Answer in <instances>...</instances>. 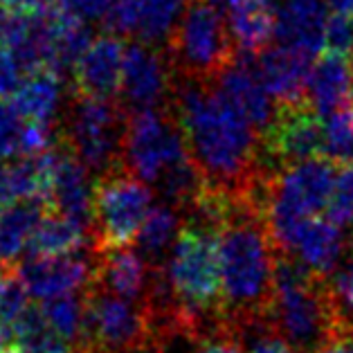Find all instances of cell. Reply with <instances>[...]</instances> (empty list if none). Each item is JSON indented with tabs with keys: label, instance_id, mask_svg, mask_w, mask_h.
<instances>
[{
	"label": "cell",
	"instance_id": "8fae6325",
	"mask_svg": "<svg viewBox=\"0 0 353 353\" xmlns=\"http://www.w3.org/2000/svg\"><path fill=\"white\" fill-rule=\"evenodd\" d=\"M320 153L324 156V124L311 101L277 106L272 124L259 135L261 169L272 174Z\"/></svg>",
	"mask_w": 353,
	"mask_h": 353
},
{
	"label": "cell",
	"instance_id": "836d02e7",
	"mask_svg": "<svg viewBox=\"0 0 353 353\" xmlns=\"http://www.w3.org/2000/svg\"><path fill=\"white\" fill-rule=\"evenodd\" d=\"M196 353H243V338L234 326L221 322L198 338Z\"/></svg>",
	"mask_w": 353,
	"mask_h": 353
},
{
	"label": "cell",
	"instance_id": "7c38bea8",
	"mask_svg": "<svg viewBox=\"0 0 353 353\" xmlns=\"http://www.w3.org/2000/svg\"><path fill=\"white\" fill-rule=\"evenodd\" d=\"M174 65L169 54H162L160 46L135 41L126 46L124 77H122V106L128 113L135 110H156L171 104L174 92Z\"/></svg>",
	"mask_w": 353,
	"mask_h": 353
},
{
	"label": "cell",
	"instance_id": "4fadbf2b",
	"mask_svg": "<svg viewBox=\"0 0 353 353\" xmlns=\"http://www.w3.org/2000/svg\"><path fill=\"white\" fill-rule=\"evenodd\" d=\"M189 0H113L104 16L108 32L135 41L167 43Z\"/></svg>",
	"mask_w": 353,
	"mask_h": 353
},
{
	"label": "cell",
	"instance_id": "74e56055",
	"mask_svg": "<svg viewBox=\"0 0 353 353\" xmlns=\"http://www.w3.org/2000/svg\"><path fill=\"white\" fill-rule=\"evenodd\" d=\"M57 3L59 0H0V7H3L7 14L34 19V16H41L48 10H52Z\"/></svg>",
	"mask_w": 353,
	"mask_h": 353
},
{
	"label": "cell",
	"instance_id": "52a82bcc",
	"mask_svg": "<svg viewBox=\"0 0 353 353\" xmlns=\"http://www.w3.org/2000/svg\"><path fill=\"white\" fill-rule=\"evenodd\" d=\"M234 46L225 16L205 0H189L167 41V54L178 77L214 81L234 59Z\"/></svg>",
	"mask_w": 353,
	"mask_h": 353
},
{
	"label": "cell",
	"instance_id": "9a60e30c",
	"mask_svg": "<svg viewBox=\"0 0 353 353\" xmlns=\"http://www.w3.org/2000/svg\"><path fill=\"white\" fill-rule=\"evenodd\" d=\"M126 46L119 34L106 32L90 41L70 68L74 94L113 99L122 88Z\"/></svg>",
	"mask_w": 353,
	"mask_h": 353
},
{
	"label": "cell",
	"instance_id": "7402d4cb",
	"mask_svg": "<svg viewBox=\"0 0 353 353\" xmlns=\"http://www.w3.org/2000/svg\"><path fill=\"white\" fill-rule=\"evenodd\" d=\"M63 99L61 72L52 68H37L23 77L12 94V106L25 122L52 124Z\"/></svg>",
	"mask_w": 353,
	"mask_h": 353
},
{
	"label": "cell",
	"instance_id": "7a4b0ae2",
	"mask_svg": "<svg viewBox=\"0 0 353 353\" xmlns=\"http://www.w3.org/2000/svg\"><path fill=\"white\" fill-rule=\"evenodd\" d=\"M223 320L234 329L268 320L279 250L252 196H236L219 228Z\"/></svg>",
	"mask_w": 353,
	"mask_h": 353
},
{
	"label": "cell",
	"instance_id": "44dd1931",
	"mask_svg": "<svg viewBox=\"0 0 353 353\" xmlns=\"http://www.w3.org/2000/svg\"><path fill=\"white\" fill-rule=\"evenodd\" d=\"M306 94L320 115L349 110L353 104V57L326 50L311 65Z\"/></svg>",
	"mask_w": 353,
	"mask_h": 353
},
{
	"label": "cell",
	"instance_id": "b9f144b4",
	"mask_svg": "<svg viewBox=\"0 0 353 353\" xmlns=\"http://www.w3.org/2000/svg\"><path fill=\"white\" fill-rule=\"evenodd\" d=\"M0 353H19L12 342H0Z\"/></svg>",
	"mask_w": 353,
	"mask_h": 353
},
{
	"label": "cell",
	"instance_id": "ba28073f",
	"mask_svg": "<svg viewBox=\"0 0 353 353\" xmlns=\"http://www.w3.org/2000/svg\"><path fill=\"white\" fill-rule=\"evenodd\" d=\"M126 119L128 110L115 99L74 94L59 135L85 167L106 174L122 165Z\"/></svg>",
	"mask_w": 353,
	"mask_h": 353
},
{
	"label": "cell",
	"instance_id": "8d00e7d4",
	"mask_svg": "<svg viewBox=\"0 0 353 353\" xmlns=\"http://www.w3.org/2000/svg\"><path fill=\"white\" fill-rule=\"evenodd\" d=\"M331 290L344 315L351 317L353 315V239H351V265L335 272V277L331 281Z\"/></svg>",
	"mask_w": 353,
	"mask_h": 353
},
{
	"label": "cell",
	"instance_id": "5bb4252c",
	"mask_svg": "<svg viewBox=\"0 0 353 353\" xmlns=\"http://www.w3.org/2000/svg\"><path fill=\"white\" fill-rule=\"evenodd\" d=\"M219 92L243 115L254 131L263 133L272 124L277 110L272 106V94L261 81V74L256 70L254 54L239 52L232 61L216 74Z\"/></svg>",
	"mask_w": 353,
	"mask_h": 353
},
{
	"label": "cell",
	"instance_id": "484cf974",
	"mask_svg": "<svg viewBox=\"0 0 353 353\" xmlns=\"http://www.w3.org/2000/svg\"><path fill=\"white\" fill-rule=\"evenodd\" d=\"M180 230H183V225H180L178 210L174 205H160V208H151L135 241L146 259L153 265H162V259L171 252Z\"/></svg>",
	"mask_w": 353,
	"mask_h": 353
},
{
	"label": "cell",
	"instance_id": "d6986e66",
	"mask_svg": "<svg viewBox=\"0 0 353 353\" xmlns=\"http://www.w3.org/2000/svg\"><path fill=\"white\" fill-rule=\"evenodd\" d=\"M344 252H347L344 228L329 216L304 221L286 248V254L295 256L299 263L324 279L338 270Z\"/></svg>",
	"mask_w": 353,
	"mask_h": 353
},
{
	"label": "cell",
	"instance_id": "30bf717a",
	"mask_svg": "<svg viewBox=\"0 0 353 353\" xmlns=\"http://www.w3.org/2000/svg\"><path fill=\"white\" fill-rule=\"evenodd\" d=\"M189 158V149L174 110H135L128 113L122 165L142 178L144 183L156 185L171 167Z\"/></svg>",
	"mask_w": 353,
	"mask_h": 353
},
{
	"label": "cell",
	"instance_id": "7bdbcfd3",
	"mask_svg": "<svg viewBox=\"0 0 353 353\" xmlns=\"http://www.w3.org/2000/svg\"><path fill=\"white\" fill-rule=\"evenodd\" d=\"M3 210H5V208H3V205H0V212H3Z\"/></svg>",
	"mask_w": 353,
	"mask_h": 353
},
{
	"label": "cell",
	"instance_id": "f546056e",
	"mask_svg": "<svg viewBox=\"0 0 353 353\" xmlns=\"http://www.w3.org/2000/svg\"><path fill=\"white\" fill-rule=\"evenodd\" d=\"M324 156L338 165H353V115L338 110L324 124Z\"/></svg>",
	"mask_w": 353,
	"mask_h": 353
},
{
	"label": "cell",
	"instance_id": "603a6c76",
	"mask_svg": "<svg viewBox=\"0 0 353 353\" xmlns=\"http://www.w3.org/2000/svg\"><path fill=\"white\" fill-rule=\"evenodd\" d=\"M225 21L239 52L259 54L274 39V12L263 0H234Z\"/></svg>",
	"mask_w": 353,
	"mask_h": 353
},
{
	"label": "cell",
	"instance_id": "4dcf8cb0",
	"mask_svg": "<svg viewBox=\"0 0 353 353\" xmlns=\"http://www.w3.org/2000/svg\"><path fill=\"white\" fill-rule=\"evenodd\" d=\"M329 219L342 228H353V165H342L329 203Z\"/></svg>",
	"mask_w": 353,
	"mask_h": 353
},
{
	"label": "cell",
	"instance_id": "ffe728a7",
	"mask_svg": "<svg viewBox=\"0 0 353 353\" xmlns=\"http://www.w3.org/2000/svg\"><path fill=\"white\" fill-rule=\"evenodd\" d=\"M256 70L261 81L277 101V106L304 101L311 74V57L288 46L265 48L256 57Z\"/></svg>",
	"mask_w": 353,
	"mask_h": 353
},
{
	"label": "cell",
	"instance_id": "1f68e13d",
	"mask_svg": "<svg viewBox=\"0 0 353 353\" xmlns=\"http://www.w3.org/2000/svg\"><path fill=\"white\" fill-rule=\"evenodd\" d=\"M21 115L16 113L12 101L0 99V162H10L21 156Z\"/></svg>",
	"mask_w": 353,
	"mask_h": 353
},
{
	"label": "cell",
	"instance_id": "ac0fdd59",
	"mask_svg": "<svg viewBox=\"0 0 353 353\" xmlns=\"http://www.w3.org/2000/svg\"><path fill=\"white\" fill-rule=\"evenodd\" d=\"M54 185H52V210L65 214L83 225H92L94 221V183L90 169L74 156L61 135L54 146Z\"/></svg>",
	"mask_w": 353,
	"mask_h": 353
},
{
	"label": "cell",
	"instance_id": "e575fe53",
	"mask_svg": "<svg viewBox=\"0 0 353 353\" xmlns=\"http://www.w3.org/2000/svg\"><path fill=\"white\" fill-rule=\"evenodd\" d=\"M324 48L329 52L353 57V16L351 14H335L326 19L324 30Z\"/></svg>",
	"mask_w": 353,
	"mask_h": 353
},
{
	"label": "cell",
	"instance_id": "4316f807",
	"mask_svg": "<svg viewBox=\"0 0 353 353\" xmlns=\"http://www.w3.org/2000/svg\"><path fill=\"white\" fill-rule=\"evenodd\" d=\"M12 344L19 353H74V344L61 338L46 322L41 308L30 306L14 326Z\"/></svg>",
	"mask_w": 353,
	"mask_h": 353
},
{
	"label": "cell",
	"instance_id": "60d3db41",
	"mask_svg": "<svg viewBox=\"0 0 353 353\" xmlns=\"http://www.w3.org/2000/svg\"><path fill=\"white\" fill-rule=\"evenodd\" d=\"M335 14H351L353 16V0H326Z\"/></svg>",
	"mask_w": 353,
	"mask_h": 353
},
{
	"label": "cell",
	"instance_id": "f35d334b",
	"mask_svg": "<svg viewBox=\"0 0 353 353\" xmlns=\"http://www.w3.org/2000/svg\"><path fill=\"white\" fill-rule=\"evenodd\" d=\"M61 3L72 14L81 16L83 21H97V19L104 21V16L113 0H61Z\"/></svg>",
	"mask_w": 353,
	"mask_h": 353
},
{
	"label": "cell",
	"instance_id": "cb8c5ba5",
	"mask_svg": "<svg viewBox=\"0 0 353 353\" xmlns=\"http://www.w3.org/2000/svg\"><path fill=\"white\" fill-rule=\"evenodd\" d=\"M41 219V203L32 201H14L0 212V265H14L28 252Z\"/></svg>",
	"mask_w": 353,
	"mask_h": 353
},
{
	"label": "cell",
	"instance_id": "277c9868",
	"mask_svg": "<svg viewBox=\"0 0 353 353\" xmlns=\"http://www.w3.org/2000/svg\"><path fill=\"white\" fill-rule=\"evenodd\" d=\"M162 270L178 304L183 333L203 335L216 324L225 322L216 228L187 221Z\"/></svg>",
	"mask_w": 353,
	"mask_h": 353
},
{
	"label": "cell",
	"instance_id": "8992f818",
	"mask_svg": "<svg viewBox=\"0 0 353 353\" xmlns=\"http://www.w3.org/2000/svg\"><path fill=\"white\" fill-rule=\"evenodd\" d=\"M83 299L85 324L79 353H153L165 347L146 304L117 297L92 283Z\"/></svg>",
	"mask_w": 353,
	"mask_h": 353
},
{
	"label": "cell",
	"instance_id": "d4e9b609",
	"mask_svg": "<svg viewBox=\"0 0 353 353\" xmlns=\"http://www.w3.org/2000/svg\"><path fill=\"white\" fill-rule=\"evenodd\" d=\"M88 225L65 216L61 212L46 214L32 236L30 254L37 256H70L83 250L88 241Z\"/></svg>",
	"mask_w": 353,
	"mask_h": 353
},
{
	"label": "cell",
	"instance_id": "2e32d148",
	"mask_svg": "<svg viewBox=\"0 0 353 353\" xmlns=\"http://www.w3.org/2000/svg\"><path fill=\"white\" fill-rule=\"evenodd\" d=\"M16 274L23 281L25 290L34 299H52L61 295H74L77 290H88L94 277V263L90 265L79 256H37L30 254Z\"/></svg>",
	"mask_w": 353,
	"mask_h": 353
},
{
	"label": "cell",
	"instance_id": "e0dca14e",
	"mask_svg": "<svg viewBox=\"0 0 353 353\" xmlns=\"http://www.w3.org/2000/svg\"><path fill=\"white\" fill-rule=\"evenodd\" d=\"M153 270H156V265L131 245L99 248L97 261H94L92 286L144 304L151 288Z\"/></svg>",
	"mask_w": 353,
	"mask_h": 353
},
{
	"label": "cell",
	"instance_id": "6da1fadb",
	"mask_svg": "<svg viewBox=\"0 0 353 353\" xmlns=\"http://www.w3.org/2000/svg\"><path fill=\"white\" fill-rule=\"evenodd\" d=\"M169 106L208 183L232 196L256 198L268 174L259 162V135L216 85L176 74Z\"/></svg>",
	"mask_w": 353,
	"mask_h": 353
},
{
	"label": "cell",
	"instance_id": "d6a6232c",
	"mask_svg": "<svg viewBox=\"0 0 353 353\" xmlns=\"http://www.w3.org/2000/svg\"><path fill=\"white\" fill-rule=\"evenodd\" d=\"M236 331L241 335H250L248 353H297L290 347V342H286L272 329L268 320L241 326Z\"/></svg>",
	"mask_w": 353,
	"mask_h": 353
},
{
	"label": "cell",
	"instance_id": "f1b7e54d",
	"mask_svg": "<svg viewBox=\"0 0 353 353\" xmlns=\"http://www.w3.org/2000/svg\"><path fill=\"white\" fill-rule=\"evenodd\" d=\"M28 295L14 265H0V342H12L14 326L30 308Z\"/></svg>",
	"mask_w": 353,
	"mask_h": 353
},
{
	"label": "cell",
	"instance_id": "9c48e42d",
	"mask_svg": "<svg viewBox=\"0 0 353 353\" xmlns=\"http://www.w3.org/2000/svg\"><path fill=\"white\" fill-rule=\"evenodd\" d=\"M153 192L149 183L131 174L124 165L94 180V221L97 245H131L151 212Z\"/></svg>",
	"mask_w": 353,
	"mask_h": 353
},
{
	"label": "cell",
	"instance_id": "5b68a950",
	"mask_svg": "<svg viewBox=\"0 0 353 353\" xmlns=\"http://www.w3.org/2000/svg\"><path fill=\"white\" fill-rule=\"evenodd\" d=\"M335 180V162L326 156L295 162L263 178L259 205L279 252H286L301 223L329 210Z\"/></svg>",
	"mask_w": 353,
	"mask_h": 353
},
{
	"label": "cell",
	"instance_id": "d590c367",
	"mask_svg": "<svg viewBox=\"0 0 353 353\" xmlns=\"http://www.w3.org/2000/svg\"><path fill=\"white\" fill-rule=\"evenodd\" d=\"M25 70L21 63L16 61V57L7 50L5 46H0V99L12 97L14 90L19 88V83L23 81Z\"/></svg>",
	"mask_w": 353,
	"mask_h": 353
},
{
	"label": "cell",
	"instance_id": "3957f363",
	"mask_svg": "<svg viewBox=\"0 0 353 353\" xmlns=\"http://www.w3.org/2000/svg\"><path fill=\"white\" fill-rule=\"evenodd\" d=\"M268 322L297 353H315L353 326L326 279L286 252L277 254Z\"/></svg>",
	"mask_w": 353,
	"mask_h": 353
},
{
	"label": "cell",
	"instance_id": "83f0119b",
	"mask_svg": "<svg viewBox=\"0 0 353 353\" xmlns=\"http://www.w3.org/2000/svg\"><path fill=\"white\" fill-rule=\"evenodd\" d=\"M46 322L52 329L65 338L70 344H77L83 338V324H85V299L77 295H61L46 299L39 306Z\"/></svg>",
	"mask_w": 353,
	"mask_h": 353
},
{
	"label": "cell",
	"instance_id": "ab89813d",
	"mask_svg": "<svg viewBox=\"0 0 353 353\" xmlns=\"http://www.w3.org/2000/svg\"><path fill=\"white\" fill-rule=\"evenodd\" d=\"M315 353H353V326L340 331L335 338H331L329 342L320 347Z\"/></svg>",
	"mask_w": 353,
	"mask_h": 353
}]
</instances>
